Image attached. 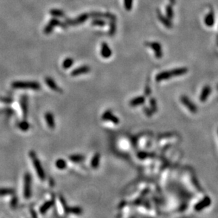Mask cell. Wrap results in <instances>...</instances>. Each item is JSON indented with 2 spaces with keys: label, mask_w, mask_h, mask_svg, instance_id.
<instances>
[{
  "label": "cell",
  "mask_w": 218,
  "mask_h": 218,
  "mask_svg": "<svg viewBox=\"0 0 218 218\" xmlns=\"http://www.w3.org/2000/svg\"><path fill=\"white\" fill-rule=\"evenodd\" d=\"M29 156L31 157V160H32L33 166L34 168L35 174H36V177L38 178L40 181H44L45 179L44 169H43L42 164H41V162L39 161L38 158L37 157L36 154L34 152H31L29 153Z\"/></svg>",
  "instance_id": "7a4b0ae2"
},
{
  "label": "cell",
  "mask_w": 218,
  "mask_h": 218,
  "mask_svg": "<svg viewBox=\"0 0 218 218\" xmlns=\"http://www.w3.org/2000/svg\"><path fill=\"white\" fill-rule=\"evenodd\" d=\"M45 84L49 86V88H50L52 90L58 93H62V90L59 88L58 85L55 83L53 79L50 78V77H46V78L45 79Z\"/></svg>",
  "instance_id": "7c38bea8"
},
{
  "label": "cell",
  "mask_w": 218,
  "mask_h": 218,
  "mask_svg": "<svg viewBox=\"0 0 218 218\" xmlns=\"http://www.w3.org/2000/svg\"><path fill=\"white\" fill-rule=\"evenodd\" d=\"M144 94H145V96H150V95L151 94V89H150V85H149V84H147V83L145 89H144Z\"/></svg>",
  "instance_id": "d6a6232c"
},
{
  "label": "cell",
  "mask_w": 218,
  "mask_h": 218,
  "mask_svg": "<svg viewBox=\"0 0 218 218\" xmlns=\"http://www.w3.org/2000/svg\"><path fill=\"white\" fill-rule=\"evenodd\" d=\"M110 23H109V31L108 34L110 36H114L116 34V18L109 20Z\"/></svg>",
  "instance_id": "44dd1931"
},
{
  "label": "cell",
  "mask_w": 218,
  "mask_h": 218,
  "mask_svg": "<svg viewBox=\"0 0 218 218\" xmlns=\"http://www.w3.org/2000/svg\"><path fill=\"white\" fill-rule=\"evenodd\" d=\"M102 120H105V121H110L112 122L114 124H118L120 120L118 117H116L114 115H113V113L111 110H107L105 111L102 115L101 117Z\"/></svg>",
  "instance_id": "9c48e42d"
},
{
  "label": "cell",
  "mask_w": 218,
  "mask_h": 218,
  "mask_svg": "<svg viewBox=\"0 0 218 218\" xmlns=\"http://www.w3.org/2000/svg\"><path fill=\"white\" fill-rule=\"evenodd\" d=\"M150 106H151V110L152 111V112L155 113L157 111V104H156V101L155 98H150Z\"/></svg>",
  "instance_id": "f546056e"
},
{
  "label": "cell",
  "mask_w": 218,
  "mask_h": 218,
  "mask_svg": "<svg viewBox=\"0 0 218 218\" xmlns=\"http://www.w3.org/2000/svg\"><path fill=\"white\" fill-rule=\"evenodd\" d=\"M180 100H181V104H183V106H185L190 112H191L192 114H195V113H197L198 111L197 106H196L194 104L189 98H188V97H187L186 96H181V98H180Z\"/></svg>",
  "instance_id": "ba28073f"
},
{
  "label": "cell",
  "mask_w": 218,
  "mask_h": 218,
  "mask_svg": "<svg viewBox=\"0 0 218 218\" xmlns=\"http://www.w3.org/2000/svg\"><path fill=\"white\" fill-rule=\"evenodd\" d=\"M145 45L149 47H150L152 50L154 51V55L157 59L162 58L163 53H162V45L160 43L157 42H146Z\"/></svg>",
  "instance_id": "8992f818"
},
{
  "label": "cell",
  "mask_w": 218,
  "mask_h": 218,
  "mask_svg": "<svg viewBox=\"0 0 218 218\" xmlns=\"http://www.w3.org/2000/svg\"><path fill=\"white\" fill-rule=\"evenodd\" d=\"M211 94V88L208 85L204 86L203 90H202L201 94L200 95V101L201 102H204L207 100L208 96Z\"/></svg>",
  "instance_id": "2e32d148"
},
{
  "label": "cell",
  "mask_w": 218,
  "mask_h": 218,
  "mask_svg": "<svg viewBox=\"0 0 218 218\" xmlns=\"http://www.w3.org/2000/svg\"><path fill=\"white\" fill-rule=\"evenodd\" d=\"M124 7L127 11H130L132 9L133 5V0H123Z\"/></svg>",
  "instance_id": "f1b7e54d"
},
{
  "label": "cell",
  "mask_w": 218,
  "mask_h": 218,
  "mask_svg": "<svg viewBox=\"0 0 218 218\" xmlns=\"http://www.w3.org/2000/svg\"><path fill=\"white\" fill-rule=\"evenodd\" d=\"M188 72V69L186 67H181V68L174 69L171 70L164 71L156 76V81L157 82H160L162 81L167 80L170 78H173L175 77H179L186 74Z\"/></svg>",
  "instance_id": "6da1fadb"
},
{
  "label": "cell",
  "mask_w": 218,
  "mask_h": 218,
  "mask_svg": "<svg viewBox=\"0 0 218 218\" xmlns=\"http://www.w3.org/2000/svg\"><path fill=\"white\" fill-rule=\"evenodd\" d=\"M112 55V51L106 43L103 42L101 45V55L104 58H109Z\"/></svg>",
  "instance_id": "8fae6325"
},
{
  "label": "cell",
  "mask_w": 218,
  "mask_h": 218,
  "mask_svg": "<svg viewBox=\"0 0 218 218\" xmlns=\"http://www.w3.org/2000/svg\"><path fill=\"white\" fill-rule=\"evenodd\" d=\"M89 18V14H82L79 15L78 17H77L75 19H65V23H66L67 26H77L82 24L85 21H87Z\"/></svg>",
  "instance_id": "5b68a950"
},
{
  "label": "cell",
  "mask_w": 218,
  "mask_h": 218,
  "mask_svg": "<svg viewBox=\"0 0 218 218\" xmlns=\"http://www.w3.org/2000/svg\"><path fill=\"white\" fill-rule=\"evenodd\" d=\"M156 14H157V17L159 20L161 21V23L164 26L168 28V29H171L172 27V23L171 22V20L168 19L167 17H166L165 16L162 14L159 10H157V11H156Z\"/></svg>",
  "instance_id": "5bb4252c"
},
{
  "label": "cell",
  "mask_w": 218,
  "mask_h": 218,
  "mask_svg": "<svg viewBox=\"0 0 218 218\" xmlns=\"http://www.w3.org/2000/svg\"><path fill=\"white\" fill-rule=\"evenodd\" d=\"M91 71L90 67L87 66V65H83V66L79 67L77 68L74 69L71 72V76L72 77H77L79 75L83 74H86V73L89 72Z\"/></svg>",
  "instance_id": "30bf717a"
},
{
  "label": "cell",
  "mask_w": 218,
  "mask_h": 218,
  "mask_svg": "<svg viewBox=\"0 0 218 218\" xmlns=\"http://www.w3.org/2000/svg\"><path fill=\"white\" fill-rule=\"evenodd\" d=\"M144 101H145V98H144V96H140L135 97V98H132V100H130V102H129V105L132 107L138 106H140V105L143 104Z\"/></svg>",
  "instance_id": "ac0fdd59"
},
{
  "label": "cell",
  "mask_w": 218,
  "mask_h": 218,
  "mask_svg": "<svg viewBox=\"0 0 218 218\" xmlns=\"http://www.w3.org/2000/svg\"><path fill=\"white\" fill-rule=\"evenodd\" d=\"M52 205H53L52 202L51 201H45V203L39 207V212H40V213H41V215H44L49 210L50 208L52 207Z\"/></svg>",
  "instance_id": "ffe728a7"
},
{
  "label": "cell",
  "mask_w": 218,
  "mask_h": 218,
  "mask_svg": "<svg viewBox=\"0 0 218 218\" xmlns=\"http://www.w3.org/2000/svg\"><path fill=\"white\" fill-rule=\"evenodd\" d=\"M56 26H59L62 28V29H66L68 26H67L65 22L64 23L61 22V21L57 19V18H53V19L50 20V21L47 24V26H45L44 30H43V32H44L45 34L46 35L50 34V33L53 31L54 28Z\"/></svg>",
  "instance_id": "3957f363"
},
{
  "label": "cell",
  "mask_w": 218,
  "mask_h": 218,
  "mask_svg": "<svg viewBox=\"0 0 218 218\" xmlns=\"http://www.w3.org/2000/svg\"><path fill=\"white\" fill-rule=\"evenodd\" d=\"M73 63H74V59L71 58V57H67V58H66L63 61L62 67L65 69H67L72 66Z\"/></svg>",
  "instance_id": "484cf974"
},
{
  "label": "cell",
  "mask_w": 218,
  "mask_h": 218,
  "mask_svg": "<svg viewBox=\"0 0 218 218\" xmlns=\"http://www.w3.org/2000/svg\"><path fill=\"white\" fill-rule=\"evenodd\" d=\"M45 121H46L47 124V126L49 127V128L54 129L55 127V123L54 116H53V114H52V113H50V112L45 113Z\"/></svg>",
  "instance_id": "9a60e30c"
},
{
  "label": "cell",
  "mask_w": 218,
  "mask_h": 218,
  "mask_svg": "<svg viewBox=\"0 0 218 218\" xmlns=\"http://www.w3.org/2000/svg\"><path fill=\"white\" fill-rule=\"evenodd\" d=\"M170 3H171V5H175L176 4V0H169Z\"/></svg>",
  "instance_id": "836d02e7"
},
{
  "label": "cell",
  "mask_w": 218,
  "mask_h": 218,
  "mask_svg": "<svg viewBox=\"0 0 218 218\" xmlns=\"http://www.w3.org/2000/svg\"><path fill=\"white\" fill-rule=\"evenodd\" d=\"M143 111H144V114H146V116H148V117L152 116V113H153V112H152V111L151 110V109L148 108L147 107H144Z\"/></svg>",
  "instance_id": "1f68e13d"
},
{
  "label": "cell",
  "mask_w": 218,
  "mask_h": 218,
  "mask_svg": "<svg viewBox=\"0 0 218 218\" xmlns=\"http://www.w3.org/2000/svg\"><path fill=\"white\" fill-rule=\"evenodd\" d=\"M50 14L53 16V17L59 18V17H65V14L63 11L57 9H53L50 10Z\"/></svg>",
  "instance_id": "7402d4cb"
},
{
  "label": "cell",
  "mask_w": 218,
  "mask_h": 218,
  "mask_svg": "<svg viewBox=\"0 0 218 218\" xmlns=\"http://www.w3.org/2000/svg\"><path fill=\"white\" fill-rule=\"evenodd\" d=\"M205 24L208 27H212L215 23V15L213 11H210L207 15L205 16V19H204Z\"/></svg>",
  "instance_id": "e0dca14e"
},
{
  "label": "cell",
  "mask_w": 218,
  "mask_h": 218,
  "mask_svg": "<svg viewBox=\"0 0 218 218\" xmlns=\"http://www.w3.org/2000/svg\"><path fill=\"white\" fill-rule=\"evenodd\" d=\"M91 24L93 26H104L106 25V21L101 19H94Z\"/></svg>",
  "instance_id": "83f0119b"
},
{
  "label": "cell",
  "mask_w": 218,
  "mask_h": 218,
  "mask_svg": "<svg viewBox=\"0 0 218 218\" xmlns=\"http://www.w3.org/2000/svg\"><path fill=\"white\" fill-rule=\"evenodd\" d=\"M166 17L168 19L171 20L174 17V9L171 5H168L166 7Z\"/></svg>",
  "instance_id": "4316f807"
},
{
  "label": "cell",
  "mask_w": 218,
  "mask_h": 218,
  "mask_svg": "<svg viewBox=\"0 0 218 218\" xmlns=\"http://www.w3.org/2000/svg\"><path fill=\"white\" fill-rule=\"evenodd\" d=\"M84 156L82 155V154H73V155L69 156V160L72 162H75V163L82 162L84 160Z\"/></svg>",
  "instance_id": "603a6c76"
},
{
  "label": "cell",
  "mask_w": 218,
  "mask_h": 218,
  "mask_svg": "<svg viewBox=\"0 0 218 218\" xmlns=\"http://www.w3.org/2000/svg\"><path fill=\"white\" fill-rule=\"evenodd\" d=\"M14 89H30L33 90H39L41 85L36 82H14L11 84Z\"/></svg>",
  "instance_id": "277c9868"
},
{
  "label": "cell",
  "mask_w": 218,
  "mask_h": 218,
  "mask_svg": "<svg viewBox=\"0 0 218 218\" xmlns=\"http://www.w3.org/2000/svg\"><path fill=\"white\" fill-rule=\"evenodd\" d=\"M23 195L28 200L31 196V178L29 174H26L24 176V186H23Z\"/></svg>",
  "instance_id": "52a82bcc"
},
{
  "label": "cell",
  "mask_w": 218,
  "mask_h": 218,
  "mask_svg": "<svg viewBox=\"0 0 218 218\" xmlns=\"http://www.w3.org/2000/svg\"><path fill=\"white\" fill-rule=\"evenodd\" d=\"M99 163H100V154L96 153L92 158V160L90 162V166L93 169H96L98 168Z\"/></svg>",
  "instance_id": "d6986e66"
},
{
  "label": "cell",
  "mask_w": 218,
  "mask_h": 218,
  "mask_svg": "<svg viewBox=\"0 0 218 218\" xmlns=\"http://www.w3.org/2000/svg\"><path fill=\"white\" fill-rule=\"evenodd\" d=\"M18 127L20 130H21L22 131H27L29 130L30 128H31V125H30L29 123H28L26 120H23V121L19 123L18 124Z\"/></svg>",
  "instance_id": "d4e9b609"
},
{
  "label": "cell",
  "mask_w": 218,
  "mask_h": 218,
  "mask_svg": "<svg viewBox=\"0 0 218 218\" xmlns=\"http://www.w3.org/2000/svg\"><path fill=\"white\" fill-rule=\"evenodd\" d=\"M13 193V190L9 188H1L0 189V195H6Z\"/></svg>",
  "instance_id": "4dcf8cb0"
},
{
  "label": "cell",
  "mask_w": 218,
  "mask_h": 218,
  "mask_svg": "<svg viewBox=\"0 0 218 218\" xmlns=\"http://www.w3.org/2000/svg\"><path fill=\"white\" fill-rule=\"evenodd\" d=\"M20 104L23 112V117L26 120L28 116V98L26 95H23L20 99Z\"/></svg>",
  "instance_id": "4fadbf2b"
},
{
  "label": "cell",
  "mask_w": 218,
  "mask_h": 218,
  "mask_svg": "<svg viewBox=\"0 0 218 218\" xmlns=\"http://www.w3.org/2000/svg\"><path fill=\"white\" fill-rule=\"evenodd\" d=\"M55 166L59 170H65L67 168V162L62 159H58L55 162Z\"/></svg>",
  "instance_id": "cb8c5ba5"
}]
</instances>
